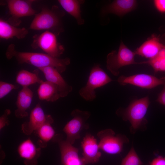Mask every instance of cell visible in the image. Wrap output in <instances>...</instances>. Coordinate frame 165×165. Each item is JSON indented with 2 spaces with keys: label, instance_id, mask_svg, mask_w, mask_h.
<instances>
[{
  "label": "cell",
  "instance_id": "obj_1",
  "mask_svg": "<svg viewBox=\"0 0 165 165\" xmlns=\"http://www.w3.org/2000/svg\"><path fill=\"white\" fill-rule=\"evenodd\" d=\"M8 60L14 58L19 64H28L38 69L47 67H53L61 73L64 72L70 63L69 58H60L51 56L45 53L20 52L16 50L13 44L9 45L6 52Z\"/></svg>",
  "mask_w": 165,
  "mask_h": 165
},
{
  "label": "cell",
  "instance_id": "obj_2",
  "mask_svg": "<svg viewBox=\"0 0 165 165\" xmlns=\"http://www.w3.org/2000/svg\"><path fill=\"white\" fill-rule=\"evenodd\" d=\"M64 15V12L57 6H53L51 9L43 8L40 13L35 15L29 29L50 30L57 36L64 31L61 20Z\"/></svg>",
  "mask_w": 165,
  "mask_h": 165
},
{
  "label": "cell",
  "instance_id": "obj_3",
  "mask_svg": "<svg viewBox=\"0 0 165 165\" xmlns=\"http://www.w3.org/2000/svg\"><path fill=\"white\" fill-rule=\"evenodd\" d=\"M150 104L149 97L147 96L134 100L127 108H119L116 113L124 120L130 122V132L134 134L146 124L147 120L145 116Z\"/></svg>",
  "mask_w": 165,
  "mask_h": 165
},
{
  "label": "cell",
  "instance_id": "obj_4",
  "mask_svg": "<svg viewBox=\"0 0 165 165\" xmlns=\"http://www.w3.org/2000/svg\"><path fill=\"white\" fill-rule=\"evenodd\" d=\"M112 81V79L101 68L100 65L97 64L91 69L87 82L79 90V94L85 100L92 101L96 97L95 90Z\"/></svg>",
  "mask_w": 165,
  "mask_h": 165
},
{
  "label": "cell",
  "instance_id": "obj_5",
  "mask_svg": "<svg viewBox=\"0 0 165 165\" xmlns=\"http://www.w3.org/2000/svg\"><path fill=\"white\" fill-rule=\"evenodd\" d=\"M136 55L121 41L118 51L112 50L107 56L106 67L107 69L115 76L119 73V69L129 65L140 64L135 61Z\"/></svg>",
  "mask_w": 165,
  "mask_h": 165
},
{
  "label": "cell",
  "instance_id": "obj_6",
  "mask_svg": "<svg viewBox=\"0 0 165 165\" xmlns=\"http://www.w3.org/2000/svg\"><path fill=\"white\" fill-rule=\"evenodd\" d=\"M100 139L98 145L100 149L110 154H116L120 153L123 149V145L129 141L124 135L116 134L112 129L102 130L97 133Z\"/></svg>",
  "mask_w": 165,
  "mask_h": 165
},
{
  "label": "cell",
  "instance_id": "obj_7",
  "mask_svg": "<svg viewBox=\"0 0 165 165\" xmlns=\"http://www.w3.org/2000/svg\"><path fill=\"white\" fill-rule=\"evenodd\" d=\"M72 118L64 127L63 130L67 136L66 141L73 145L76 140L80 138V133L84 129H87L86 122L90 114L88 111L76 109L71 113Z\"/></svg>",
  "mask_w": 165,
  "mask_h": 165
},
{
  "label": "cell",
  "instance_id": "obj_8",
  "mask_svg": "<svg viewBox=\"0 0 165 165\" xmlns=\"http://www.w3.org/2000/svg\"><path fill=\"white\" fill-rule=\"evenodd\" d=\"M57 36L53 33L46 30L40 35H35L33 37L31 46L35 49H40L51 56L59 58L65 49L58 42Z\"/></svg>",
  "mask_w": 165,
  "mask_h": 165
},
{
  "label": "cell",
  "instance_id": "obj_9",
  "mask_svg": "<svg viewBox=\"0 0 165 165\" xmlns=\"http://www.w3.org/2000/svg\"><path fill=\"white\" fill-rule=\"evenodd\" d=\"M34 0H8L6 1L11 16L8 22L14 26L19 25L21 22L20 18L32 16L36 14L37 11L32 7Z\"/></svg>",
  "mask_w": 165,
  "mask_h": 165
},
{
  "label": "cell",
  "instance_id": "obj_10",
  "mask_svg": "<svg viewBox=\"0 0 165 165\" xmlns=\"http://www.w3.org/2000/svg\"><path fill=\"white\" fill-rule=\"evenodd\" d=\"M117 81L121 85L129 84L146 89H151L160 85H165V77L158 78L153 75L145 74L129 76L121 75Z\"/></svg>",
  "mask_w": 165,
  "mask_h": 165
},
{
  "label": "cell",
  "instance_id": "obj_11",
  "mask_svg": "<svg viewBox=\"0 0 165 165\" xmlns=\"http://www.w3.org/2000/svg\"><path fill=\"white\" fill-rule=\"evenodd\" d=\"M83 150L81 158L83 164H94L98 162L101 156L96 139L90 134H86L81 143Z\"/></svg>",
  "mask_w": 165,
  "mask_h": 165
},
{
  "label": "cell",
  "instance_id": "obj_12",
  "mask_svg": "<svg viewBox=\"0 0 165 165\" xmlns=\"http://www.w3.org/2000/svg\"><path fill=\"white\" fill-rule=\"evenodd\" d=\"M53 120L50 115H46L40 103L37 104L31 110L28 122L23 123L22 130L26 135H30L35 130H37L47 121Z\"/></svg>",
  "mask_w": 165,
  "mask_h": 165
},
{
  "label": "cell",
  "instance_id": "obj_13",
  "mask_svg": "<svg viewBox=\"0 0 165 165\" xmlns=\"http://www.w3.org/2000/svg\"><path fill=\"white\" fill-rule=\"evenodd\" d=\"M55 139L59 145L61 154V163L62 165L84 164L81 158L79 156V148L74 147L72 145L66 140L61 139L59 136L57 135L56 136Z\"/></svg>",
  "mask_w": 165,
  "mask_h": 165
},
{
  "label": "cell",
  "instance_id": "obj_14",
  "mask_svg": "<svg viewBox=\"0 0 165 165\" xmlns=\"http://www.w3.org/2000/svg\"><path fill=\"white\" fill-rule=\"evenodd\" d=\"M38 69L43 74L46 81L57 86L61 97H66L72 91V86L66 82L61 75V73L55 68L47 67Z\"/></svg>",
  "mask_w": 165,
  "mask_h": 165
},
{
  "label": "cell",
  "instance_id": "obj_15",
  "mask_svg": "<svg viewBox=\"0 0 165 165\" xmlns=\"http://www.w3.org/2000/svg\"><path fill=\"white\" fill-rule=\"evenodd\" d=\"M163 46L159 36L153 34L137 48L134 52L136 55L150 60L158 55Z\"/></svg>",
  "mask_w": 165,
  "mask_h": 165
},
{
  "label": "cell",
  "instance_id": "obj_16",
  "mask_svg": "<svg viewBox=\"0 0 165 165\" xmlns=\"http://www.w3.org/2000/svg\"><path fill=\"white\" fill-rule=\"evenodd\" d=\"M135 0H115L102 9L101 13L105 14L111 13L120 17L134 10L136 7Z\"/></svg>",
  "mask_w": 165,
  "mask_h": 165
},
{
  "label": "cell",
  "instance_id": "obj_17",
  "mask_svg": "<svg viewBox=\"0 0 165 165\" xmlns=\"http://www.w3.org/2000/svg\"><path fill=\"white\" fill-rule=\"evenodd\" d=\"M17 151L20 156L24 160L25 165H36L39 156V150L32 141L28 139L19 145Z\"/></svg>",
  "mask_w": 165,
  "mask_h": 165
},
{
  "label": "cell",
  "instance_id": "obj_18",
  "mask_svg": "<svg viewBox=\"0 0 165 165\" xmlns=\"http://www.w3.org/2000/svg\"><path fill=\"white\" fill-rule=\"evenodd\" d=\"M33 93L28 87H23L18 93L16 105L17 108L15 115L18 118H22L28 116L27 110L30 107L33 97Z\"/></svg>",
  "mask_w": 165,
  "mask_h": 165
},
{
  "label": "cell",
  "instance_id": "obj_19",
  "mask_svg": "<svg viewBox=\"0 0 165 165\" xmlns=\"http://www.w3.org/2000/svg\"><path fill=\"white\" fill-rule=\"evenodd\" d=\"M28 33V30L24 28L16 27L2 19H0V38L8 39L14 37L18 39L25 38Z\"/></svg>",
  "mask_w": 165,
  "mask_h": 165
},
{
  "label": "cell",
  "instance_id": "obj_20",
  "mask_svg": "<svg viewBox=\"0 0 165 165\" xmlns=\"http://www.w3.org/2000/svg\"><path fill=\"white\" fill-rule=\"evenodd\" d=\"M40 84L37 90L40 100L54 102L61 97L57 87L53 83L46 80Z\"/></svg>",
  "mask_w": 165,
  "mask_h": 165
},
{
  "label": "cell",
  "instance_id": "obj_21",
  "mask_svg": "<svg viewBox=\"0 0 165 165\" xmlns=\"http://www.w3.org/2000/svg\"><path fill=\"white\" fill-rule=\"evenodd\" d=\"M63 9L76 20L78 24L81 25L85 21L81 15V5L85 2L82 0H58Z\"/></svg>",
  "mask_w": 165,
  "mask_h": 165
},
{
  "label": "cell",
  "instance_id": "obj_22",
  "mask_svg": "<svg viewBox=\"0 0 165 165\" xmlns=\"http://www.w3.org/2000/svg\"><path fill=\"white\" fill-rule=\"evenodd\" d=\"M43 81L38 76V73L31 72L25 70H21L18 73L16 81L23 87L28 86L36 83L40 84Z\"/></svg>",
  "mask_w": 165,
  "mask_h": 165
},
{
  "label": "cell",
  "instance_id": "obj_23",
  "mask_svg": "<svg viewBox=\"0 0 165 165\" xmlns=\"http://www.w3.org/2000/svg\"><path fill=\"white\" fill-rule=\"evenodd\" d=\"M141 64L150 65L155 73L158 72H165V45L155 57L147 61L141 62Z\"/></svg>",
  "mask_w": 165,
  "mask_h": 165
},
{
  "label": "cell",
  "instance_id": "obj_24",
  "mask_svg": "<svg viewBox=\"0 0 165 165\" xmlns=\"http://www.w3.org/2000/svg\"><path fill=\"white\" fill-rule=\"evenodd\" d=\"M53 122L52 120L46 122L37 130L38 136L42 142H47L54 137L55 131L51 125Z\"/></svg>",
  "mask_w": 165,
  "mask_h": 165
},
{
  "label": "cell",
  "instance_id": "obj_25",
  "mask_svg": "<svg viewBox=\"0 0 165 165\" xmlns=\"http://www.w3.org/2000/svg\"><path fill=\"white\" fill-rule=\"evenodd\" d=\"M143 163L132 146L122 160L121 165H142Z\"/></svg>",
  "mask_w": 165,
  "mask_h": 165
},
{
  "label": "cell",
  "instance_id": "obj_26",
  "mask_svg": "<svg viewBox=\"0 0 165 165\" xmlns=\"http://www.w3.org/2000/svg\"><path fill=\"white\" fill-rule=\"evenodd\" d=\"M19 86L2 81L0 82V99H1L13 90H16Z\"/></svg>",
  "mask_w": 165,
  "mask_h": 165
},
{
  "label": "cell",
  "instance_id": "obj_27",
  "mask_svg": "<svg viewBox=\"0 0 165 165\" xmlns=\"http://www.w3.org/2000/svg\"><path fill=\"white\" fill-rule=\"evenodd\" d=\"M11 113L10 110L9 109H6L3 114L0 118V129H2L6 125L8 124V116Z\"/></svg>",
  "mask_w": 165,
  "mask_h": 165
},
{
  "label": "cell",
  "instance_id": "obj_28",
  "mask_svg": "<svg viewBox=\"0 0 165 165\" xmlns=\"http://www.w3.org/2000/svg\"><path fill=\"white\" fill-rule=\"evenodd\" d=\"M153 3L156 9L160 12L165 13V0H155Z\"/></svg>",
  "mask_w": 165,
  "mask_h": 165
},
{
  "label": "cell",
  "instance_id": "obj_29",
  "mask_svg": "<svg viewBox=\"0 0 165 165\" xmlns=\"http://www.w3.org/2000/svg\"><path fill=\"white\" fill-rule=\"evenodd\" d=\"M150 165H165V157L158 156L152 161Z\"/></svg>",
  "mask_w": 165,
  "mask_h": 165
},
{
  "label": "cell",
  "instance_id": "obj_30",
  "mask_svg": "<svg viewBox=\"0 0 165 165\" xmlns=\"http://www.w3.org/2000/svg\"><path fill=\"white\" fill-rule=\"evenodd\" d=\"M156 101L165 106V85L159 94Z\"/></svg>",
  "mask_w": 165,
  "mask_h": 165
},
{
  "label": "cell",
  "instance_id": "obj_31",
  "mask_svg": "<svg viewBox=\"0 0 165 165\" xmlns=\"http://www.w3.org/2000/svg\"><path fill=\"white\" fill-rule=\"evenodd\" d=\"M83 165H85V164H84Z\"/></svg>",
  "mask_w": 165,
  "mask_h": 165
}]
</instances>
